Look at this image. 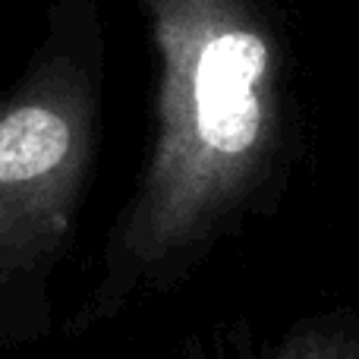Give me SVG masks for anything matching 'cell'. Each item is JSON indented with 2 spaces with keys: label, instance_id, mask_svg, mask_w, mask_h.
<instances>
[{
  "label": "cell",
  "instance_id": "7a4b0ae2",
  "mask_svg": "<svg viewBox=\"0 0 359 359\" xmlns=\"http://www.w3.org/2000/svg\"><path fill=\"white\" fill-rule=\"evenodd\" d=\"M69 130L48 107H19L0 120V183H25L63 161Z\"/></svg>",
  "mask_w": 359,
  "mask_h": 359
},
{
  "label": "cell",
  "instance_id": "6da1fadb",
  "mask_svg": "<svg viewBox=\"0 0 359 359\" xmlns=\"http://www.w3.org/2000/svg\"><path fill=\"white\" fill-rule=\"evenodd\" d=\"M265 69V44L252 32H224L202 50L196 73L198 136L221 155H240L259 136L255 86Z\"/></svg>",
  "mask_w": 359,
  "mask_h": 359
}]
</instances>
